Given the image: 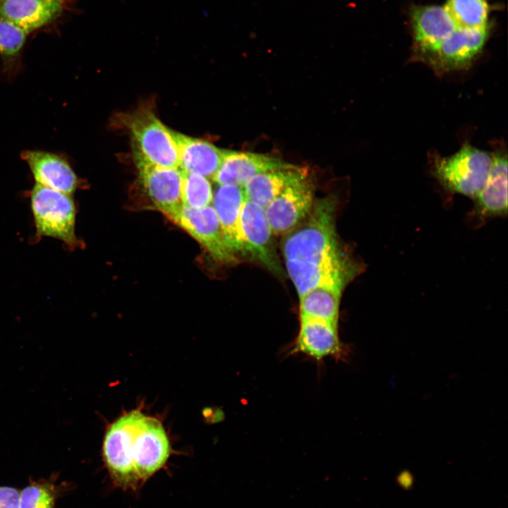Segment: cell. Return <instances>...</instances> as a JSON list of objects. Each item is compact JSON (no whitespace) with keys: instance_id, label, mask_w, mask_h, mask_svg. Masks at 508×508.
<instances>
[{"instance_id":"7402d4cb","label":"cell","mask_w":508,"mask_h":508,"mask_svg":"<svg viewBox=\"0 0 508 508\" xmlns=\"http://www.w3.org/2000/svg\"><path fill=\"white\" fill-rule=\"evenodd\" d=\"M445 8L458 28L487 27L489 6L486 0H447Z\"/></svg>"},{"instance_id":"2e32d148","label":"cell","mask_w":508,"mask_h":508,"mask_svg":"<svg viewBox=\"0 0 508 508\" xmlns=\"http://www.w3.org/2000/svg\"><path fill=\"white\" fill-rule=\"evenodd\" d=\"M171 133L179 152V168L212 179L222 164L226 150L206 140L174 131Z\"/></svg>"},{"instance_id":"44dd1931","label":"cell","mask_w":508,"mask_h":508,"mask_svg":"<svg viewBox=\"0 0 508 508\" xmlns=\"http://www.w3.org/2000/svg\"><path fill=\"white\" fill-rule=\"evenodd\" d=\"M27 33L10 20L0 16V56L4 75L14 78L20 68V57Z\"/></svg>"},{"instance_id":"52a82bcc","label":"cell","mask_w":508,"mask_h":508,"mask_svg":"<svg viewBox=\"0 0 508 508\" xmlns=\"http://www.w3.org/2000/svg\"><path fill=\"white\" fill-rule=\"evenodd\" d=\"M488 28H456L422 59L436 73H444L468 67L482 51Z\"/></svg>"},{"instance_id":"8992f818","label":"cell","mask_w":508,"mask_h":508,"mask_svg":"<svg viewBox=\"0 0 508 508\" xmlns=\"http://www.w3.org/2000/svg\"><path fill=\"white\" fill-rule=\"evenodd\" d=\"M240 229L245 255L281 275L282 270L274 247V235L265 209L246 199L241 213Z\"/></svg>"},{"instance_id":"ba28073f","label":"cell","mask_w":508,"mask_h":508,"mask_svg":"<svg viewBox=\"0 0 508 508\" xmlns=\"http://www.w3.org/2000/svg\"><path fill=\"white\" fill-rule=\"evenodd\" d=\"M314 203V186L308 178L286 187L265 208L273 234L286 235L298 227Z\"/></svg>"},{"instance_id":"9a60e30c","label":"cell","mask_w":508,"mask_h":508,"mask_svg":"<svg viewBox=\"0 0 508 508\" xmlns=\"http://www.w3.org/2000/svg\"><path fill=\"white\" fill-rule=\"evenodd\" d=\"M245 200L243 187L227 184L219 185L212 202L226 244L237 258L239 255H245L240 229L241 213Z\"/></svg>"},{"instance_id":"ac0fdd59","label":"cell","mask_w":508,"mask_h":508,"mask_svg":"<svg viewBox=\"0 0 508 508\" xmlns=\"http://www.w3.org/2000/svg\"><path fill=\"white\" fill-rule=\"evenodd\" d=\"M63 3L64 0H0V16L29 34L59 16Z\"/></svg>"},{"instance_id":"277c9868","label":"cell","mask_w":508,"mask_h":508,"mask_svg":"<svg viewBox=\"0 0 508 508\" xmlns=\"http://www.w3.org/2000/svg\"><path fill=\"white\" fill-rule=\"evenodd\" d=\"M124 124L135 146V158L150 164L179 168L177 146L171 130L150 109L140 108L126 116Z\"/></svg>"},{"instance_id":"5bb4252c","label":"cell","mask_w":508,"mask_h":508,"mask_svg":"<svg viewBox=\"0 0 508 508\" xmlns=\"http://www.w3.org/2000/svg\"><path fill=\"white\" fill-rule=\"evenodd\" d=\"M293 350L318 361L329 356L340 358L345 353L339 337L338 326L315 318L300 319V329Z\"/></svg>"},{"instance_id":"d4e9b609","label":"cell","mask_w":508,"mask_h":508,"mask_svg":"<svg viewBox=\"0 0 508 508\" xmlns=\"http://www.w3.org/2000/svg\"><path fill=\"white\" fill-rule=\"evenodd\" d=\"M20 495L16 488L0 486V508H20Z\"/></svg>"},{"instance_id":"30bf717a","label":"cell","mask_w":508,"mask_h":508,"mask_svg":"<svg viewBox=\"0 0 508 508\" xmlns=\"http://www.w3.org/2000/svg\"><path fill=\"white\" fill-rule=\"evenodd\" d=\"M171 221L196 239L214 260L223 263L238 260L226 244L212 205L199 209L183 206Z\"/></svg>"},{"instance_id":"4fadbf2b","label":"cell","mask_w":508,"mask_h":508,"mask_svg":"<svg viewBox=\"0 0 508 508\" xmlns=\"http://www.w3.org/2000/svg\"><path fill=\"white\" fill-rule=\"evenodd\" d=\"M411 24L414 47L421 59L457 28L445 6H440L415 7Z\"/></svg>"},{"instance_id":"8fae6325","label":"cell","mask_w":508,"mask_h":508,"mask_svg":"<svg viewBox=\"0 0 508 508\" xmlns=\"http://www.w3.org/2000/svg\"><path fill=\"white\" fill-rule=\"evenodd\" d=\"M297 167L263 154L226 150L223 162L212 179L218 185L243 187L259 174Z\"/></svg>"},{"instance_id":"6da1fadb","label":"cell","mask_w":508,"mask_h":508,"mask_svg":"<svg viewBox=\"0 0 508 508\" xmlns=\"http://www.w3.org/2000/svg\"><path fill=\"white\" fill-rule=\"evenodd\" d=\"M335 205L330 197L315 202L308 217L282 242L285 267L298 296L320 285L344 289L361 270L340 243Z\"/></svg>"},{"instance_id":"484cf974","label":"cell","mask_w":508,"mask_h":508,"mask_svg":"<svg viewBox=\"0 0 508 508\" xmlns=\"http://www.w3.org/2000/svg\"><path fill=\"white\" fill-rule=\"evenodd\" d=\"M397 481L399 485L405 489H409L413 485L412 476L407 472L401 473L399 476Z\"/></svg>"},{"instance_id":"603a6c76","label":"cell","mask_w":508,"mask_h":508,"mask_svg":"<svg viewBox=\"0 0 508 508\" xmlns=\"http://www.w3.org/2000/svg\"><path fill=\"white\" fill-rule=\"evenodd\" d=\"M182 172L181 195L183 206L199 209L212 205L213 191L208 179L197 174Z\"/></svg>"},{"instance_id":"9c48e42d","label":"cell","mask_w":508,"mask_h":508,"mask_svg":"<svg viewBox=\"0 0 508 508\" xmlns=\"http://www.w3.org/2000/svg\"><path fill=\"white\" fill-rule=\"evenodd\" d=\"M141 184L154 205L171 220L183 207L180 168L155 165L135 158Z\"/></svg>"},{"instance_id":"5b68a950","label":"cell","mask_w":508,"mask_h":508,"mask_svg":"<svg viewBox=\"0 0 508 508\" xmlns=\"http://www.w3.org/2000/svg\"><path fill=\"white\" fill-rule=\"evenodd\" d=\"M30 205L38 236L75 243V207L71 194L36 183L30 191Z\"/></svg>"},{"instance_id":"ffe728a7","label":"cell","mask_w":508,"mask_h":508,"mask_svg":"<svg viewBox=\"0 0 508 508\" xmlns=\"http://www.w3.org/2000/svg\"><path fill=\"white\" fill-rule=\"evenodd\" d=\"M344 289L320 285L299 296L301 318H315L338 326L339 308Z\"/></svg>"},{"instance_id":"e0dca14e","label":"cell","mask_w":508,"mask_h":508,"mask_svg":"<svg viewBox=\"0 0 508 508\" xmlns=\"http://www.w3.org/2000/svg\"><path fill=\"white\" fill-rule=\"evenodd\" d=\"M491 155L492 162L488 177L474 198L476 210L485 217L507 214V153L498 151Z\"/></svg>"},{"instance_id":"3957f363","label":"cell","mask_w":508,"mask_h":508,"mask_svg":"<svg viewBox=\"0 0 508 508\" xmlns=\"http://www.w3.org/2000/svg\"><path fill=\"white\" fill-rule=\"evenodd\" d=\"M492 155L468 143L456 153L434 159L433 172L447 190L475 198L484 185Z\"/></svg>"},{"instance_id":"7a4b0ae2","label":"cell","mask_w":508,"mask_h":508,"mask_svg":"<svg viewBox=\"0 0 508 508\" xmlns=\"http://www.w3.org/2000/svg\"><path fill=\"white\" fill-rule=\"evenodd\" d=\"M171 454L162 423L140 410L124 413L109 425L102 456L113 485L135 491L162 468Z\"/></svg>"},{"instance_id":"cb8c5ba5","label":"cell","mask_w":508,"mask_h":508,"mask_svg":"<svg viewBox=\"0 0 508 508\" xmlns=\"http://www.w3.org/2000/svg\"><path fill=\"white\" fill-rule=\"evenodd\" d=\"M56 490L49 483H33L20 495V508H54Z\"/></svg>"},{"instance_id":"d6986e66","label":"cell","mask_w":508,"mask_h":508,"mask_svg":"<svg viewBox=\"0 0 508 508\" xmlns=\"http://www.w3.org/2000/svg\"><path fill=\"white\" fill-rule=\"evenodd\" d=\"M307 176L306 169L299 167L259 174L243 186L246 199L265 208L286 187Z\"/></svg>"},{"instance_id":"7c38bea8","label":"cell","mask_w":508,"mask_h":508,"mask_svg":"<svg viewBox=\"0 0 508 508\" xmlns=\"http://www.w3.org/2000/svg\"><path fill=\"white\" fill-rule=\"evenodd\" d=\"M21 158L28 165L37 184L67 194L78 186V179L62 155L40 150H26Z\"/></svg>"}]
</instances>
